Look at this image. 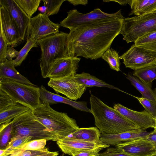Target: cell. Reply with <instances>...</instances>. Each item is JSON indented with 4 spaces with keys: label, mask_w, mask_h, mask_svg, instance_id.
<instances>
[{
    "label": "cell",
    "mask_w": 156,
    "mask_h": 156,
    "mask_svg": "<svg viewBox=\"0 0 156 156\" xmlns=\"http://www.w3.org/2000/svg\"><path fill=\"white\" fill-rule=\"evenodd\" d=\"M60 156H65L64 155V154H63L61 155Z\"/></svg>",
    "instance_id": "49"
},
{
    "label": "cell",
    "mask_w": 156,
    "mask_h": 156,
    "mask_svg": "<svg viewBox=\"0 0 156 156\" xmlns=\"http://www.w3.org/2000/svg\"><path fill=\"white\" fill-rule=\"evenodd\" d=\"M60 27V24L51 21L44 13H40L30 18L29 38L37 41L59 33Z\"/></svg>",
    "instance_id": "10"
},
{
    "label": "cell",
    "mask_w": 156,
    "mask_h": 156,
    "mask_svg": "<svg viewBox=\"0 0 156 156\" xmlns=\"http://www.w3.org/2000/svg\"><path fill=\"white\" fill-rule=\"evenodd\" d=\"M67 1L75 6L79 5H86L88 2L87 0H69Z\"/></svg>",
    "instance_id": "43"
},
{
    "label": "cell",
    "mask_w": 156,
    "mask_h": 156,
    "mask_svg": "<svg viewBox=\"0 0 156 156\" xmlns=\"http://www.w3.org/2000/svg\"><path fill=\"white\" fill-rule=\"evenodd\" d=\"M132 0H103V1L105 2H115L119 3L120 5H126L127 4H128L129 5H130Z\"/></svg>",
    "instance_id": "44"
},
{
    "label": "cell",
    "mask_w": 156,
    "mask_h": 156,
    "mask_svg": "<svg viewBox=\"0 0 156 156\" xmlns=\"http://www.w3.org/2000/svg\"><path fill=\"white\" fill-rule=\"evenodd\" d=\"M134 44L156 52V32L147 34L138 38Z\"/></svg>",
    "instance_id": "29"
},
{
    "label": "cell",
    "mask_w": 156,
    "mask_h": 156,
    "mask_svg": "<svg viewBox=\"0 0 156 156\" xmlns=\"http://www.w3.org/2000/svg\"><path fill=\"white\" fill-rule=\"evenodd\" d=\"M63 153L70 156L97 148H107L110 146L104 143L98 144L88 142L67 136L59 139L56 142Z\"/></svg>",
    "instance_id": "13"
},
{
    "label": "cell",
    "mask_w": 156,
    "mask_h": 156,
    "mask_svg": "<svg viewBox=\"0 0 156 156\" xmlns=\"http://www.w3.org/2000/svg\"><path fill=\"white\" fill-rule=\"evenodd\" d=\"M66 0H42L46 7L44 13L48 16L57 14L58 12L62 3Z\"/></svg>",
    "instance_id": "33"
},
{
    "label": "cell",
    "mask_w": 156,
    "mask_h": 156,
    "mask_svg": "<svg viewBox=\"0 0 156 156\" xmlns=\"http://www.w3.org/2000/svg\"><path fill=\"white\" fill-rule=\"evenodd\" d=\"M14 103L11 97L0 89V112L5 110Z\"/></svg>",
    "instance_id": "37"
},
{
    "label": "cell",
    "mask_w": 156,
    "mask_h": 156,
    "mask_svg": "<svg viewBox=\"0 0 156 156\" xmlns=\"http://www.w3.org/2000/svg\"><path fill=\"white\" fill-rule=\"evenodd\" d=\"M98 156H132L118 151L115 147H108L104 152L99 153Z\"/></svg>",
    "instance_id": "39"
},
{
    "label": "cell",
    "mask_w": 156,
    "mask_h": 156,
    "mask_svg": "<svg viewBox=\"0 0 156 156\" xmlns=\"http://www.w3.org/2000/svg\"><path fill=\"white\" fill-rule=\"evenodd\" d=\"M32 111L38 120L51 131L58 140L69 136L80 128L75 119L66 113L55 110L49 104H41Z\"/></svg>",
    "instance_id": "3"
},
{
    "label": "cell",
    "mask_w": 156,
    "mask_h": 156,
    "mask_svg": "<svg viewBox=\"0 0 156 156\" xmlns=\"http://www.w3.org/2000/svg\"><path fill=\"white\" fill-rule=\"evenodd\" d=\"M154 129V130L156 131V126H155V127Z\"/></svg>",
    "instance_id": "48"
},
{
    "label": "cell",
    "mask_w": 156,
    "mask_h": 156,
    "mask_svg": "<svg viewBox=\"0 0 156 156\" xmlns=\"http://www.w3.org/2000/svg\"><path fill=\"white\" fill-rule=\"evenodd\" d=\"M145 139L150 141L154 145L156 148V131L151 132L145 138Z\"/></svg>",
    "instance_id": "42"
},
{
    "label": "cell",
    "mask_w": 156,
    "mask_h": 156,
    "mask_svg": "<svg viewBox=\"0 0 156 156\" xmlns=\"http://www.w3.org/2000/svg\"><path fill=\"white\" fill-rule=\"evenodd\" d=\"M114 146L119 151L132 156H149L156 151L152 143L144 138L136 139Z\"/></svg>",
    "instance_id": "15"
},
{
    "label": "cell",
    "mask_w": 156,
    "mask_h": 156,
    "mask_svg": "<svg viewBox=\"0 0 156 156\" xmlns=\"http://www.w3.org/2000/svg\"><path fill=\"white\" fill-rule=\"evenodd\" d=\"M19 6L30 18L36 11L41 0H14Z\"/></svg>",
    "instance_id": "31"
},
{
    "label": "cell",
    "mask_w": 156,
    "mask_h": 156,
    "mask_svg": "<svg viewBox=\"0 0 156 156\" xmlns=\"http://www.w3.org/2000/svg\"><path fill=\"white\" fill-rule=\"evenodd\" d=\"M74 76L51 78L48 85L56 93H61L71 100L76 101L85 92L86 87L79 83Z\"/></svg>",
    "instance_id": "11"
},
{
    "label": "cell",
    "mask_w": 156,
    "mask_h": 156,
    "mask_svg": "<svg viewBox=\"0 0 156 156\" xmlns=\"http://www.w3.org/2000/svg\"><path fill=\"white\" fill-rule=\"evenodd\" d=\"M129 16H140L156 11V0H132Z\"/></svg>",
    "instance_id": "23"
},
{
    "label": "cell",
    "mask_w": 156,
    "mask_h": 156,
    "mask_svg": "<svg viewBox=\"0 0 156 156\" xmlns=\"http://www.w3.org/2000/svg\"><path fill=\"white\" fill-rule=\"evenodd\" d=\"M37 41L32 40L30 38L27 39V41L25 45L19 51L16 58L12 60L15 66H20L25 60L28 52L32 48L38 46Z\"/></svg>",
    "instance_id": "30"
},
{
    "label": "cell",
    "mask_w": 156,
    "mask_h": 156,
    "mask_svg": "<svg viewBox=\"0 0 156 156\" xmlns=\"http://www.w3.org/2000/svg\"><path fill=\"white\" fill-rule=\"evenodd\" d=\"M40 87L6 78L0 79V89L7 93L15 103L33 110L40 106Z\"/></svg>",
    "instance_id": "6"
},
{
    "label": "cell",
    "mask_w": 156,
    "mask_h": 156,
    "mask_svg": "<svg viewBox=\"0 0 156 156\" xmlns=\"http://www.w3.org/2000/svg\"><path fill=\"white\" fill-rule=\"evenodd\" d=\"M38 10L41 12H45L46 10V7L45 6H42L38 7Z\"/></svg>",
    "instance_id": "46"
},
{
    "label": "cell",
    "mask_w": 156,
    "mask_h": 156,
    "mask_svg": "<svg viewBox=\"0 0 156 156\" xmlns=\"http://www.w3.org/2000/svg\"><path fill=\"white\" fill-rule=\"evenodd\" d=\"M149 156H156V151L153 153V154Z\"/></svg>",
    "instance_id": "47"
},
{
    "label": "cell",
    "mask_w": 156,
    "mask_h": 156,
    "mask_svg": "<svg viewBox=\"0 0 156 156\" xmlns=\"http://www.w3.org/2000/svg\"><path fill=\"white\" fill-rule=\"evenodd\" d=\"M119 58L126 68L135 70L156 63V52L134 44Z\"/></svg>",
    "instance_id": "9"
},
{
    "label": "cell",
    "mask_w": 156,
    "mask_h": 156,
    "mask_svg": "<svg viewBox=\"0 0 156 156\" xmlns=\"http://www.w3.org/2000/svg\"><path fill=\"white\" fill-rule=\"evenodd\" d=\"M113 108L140 129L146 130L150 128H154L156 126V119L145 110L136 111L120 104H115Z\"/></svg>",
    "instance_id": "14"
},
{
    "label": "cell",
    "mask_w": 156,
    "mask_h": 156,
    "mask_svg": "<svg viewBox=\"0 0 156 156\" xmlns=\"http://www.w3.org/2000/svg\"><path fill=\"white\" fill-rule=\"evenodd\" d=\"M30 109L29 108L21 104L14 103L0 112V125L9 123L16 117Z\"/></svg>",
    "instance_id": "24"
},
{
    "label": "cell",
    "mask_w": 156,
    "mask_h": 156,
    "mask_svg": "<svg viewBox=\"0 0 156 156\" xmlns=\"http://www.w3.org/2000/svg\"><path fill=\"white\" fill-rule=\"evenodd\" d=\"M0 26L9 46L15 47L23 41L19 31L8 11L3 7L0 8Z\"/></svg>",
    "instance_id": "16"
},
{
    "label": "cell",
    "mask_w": 156,
    "mask_h": 156,
    "mask_svg": "<svg viewBox=\"0 0 156 156\" xmlns=\"http://www.w3.org/2000/svg\"><path fill=\"white\" fill-rule=\"evenodd\" d=\"M101 58L107 62L111 69L117 71H120V59L118 53L116 50L109 48L104 53Z\"/></svg>",
    "instance_id": "28"
},
{
    "label": "cell",
    "mask_w": 156,
    "mask_h": 156,
    "mask_svg": "<svg viewBox=\"0 0 156 156\" xmlns=\"http://www.w3.org/2000/svg\"><path fill=\"white\" fill-rule=\"evenodd\" d=\"M32 140V137L29 136H18L12 137L5 148L0 149V156H9Z\"/></svg>",
    "instance_id": "26"
},
{
    "label": "cell",
    "mask_w": 156,
    "mask_h": 156,
    "mask_svg": "<svg viewBox=\"0 0 156 156\" xmlns=\"http://www.w3.org/2000/svg\"><path fill=\"white\" fill-rule=\"evenodd\" d=\"M49 151L46 147L40 151L27 150L23 151L20 149L15 151L9 156H35Z\"/></svg>",
    "instance_id": "38"
},
{
    "label": "cell",
    "mask_w": 156,
    "mask_h": 156,
    "mask_svg": "<svg viewBox=\"0 0 156 156\" xmlns=\"http://www.w3.org/2000/svg\"><path fill=\"white\" fill-rule=\"evenodd\" d=\"M67 13V17L60 22V25L70 30L97 21L122 15L121 10L113 13H108L99 8L87 13H81L76 9L70 10Z\"/></svg>",
    "instance_id": "8"
},
{
    "label": "cell",
    "mask_w": 156,
    "mask_h": 156,
    "mask_svg": "<svg viewBox=\"0 0 156 156\" xmlns=\"http://www.w3.org/2000/svg\"><path fill=\"white\" fill-rule=\"evenodd\" d=\"M6 78L27 85L36 86L18 72L12 60H7L0 63V79Z\"/></svg>",
    "instance_id": "20"
},
{
    "label": "cell",
    "mask_w": 156,
    "mask_h": 156,
    "mask_svg": "<svg viewBox=\"0 0 156 156\" xmlns=\"http://www.w3.org/2000/svg\"><path fill=\"white\" fill-rule=\"evenodd\" d=\"M91 113L95 124L101 133L115 134L139 129L115 109L91 94L90 98Z\"/></svg>",
    "instance_id": "2"
},
{
    "label": "cell",
    "mask_w": 156,
    "mask_h": 156,
    "mask_svg": "<svg viewBox=\"0 0 156 156\" xmlns=\"http://www.w3.org/2000/svg\"><path fill=\"white\" fill-rule=\"evenodd\" d=\"M80 59L78 57H68L56 59L47 78H62L74 75L79 67Z\"/></svg>",
    "instance_id": "17"
},
{
    "label": "cell",
    "mask_w": 156,
    "mask_h": 156,
    "mask_svg": "<svg viewBox=\"0 0 156 156\" xmlns=\"http://www.w3.org/2000/svg\"><path fill=\"white\" fill-rule=\"evenodd\" d=\"M133 75L151 85L153 81L156 79V63L134 70Z\"/></svg>",
    "instance_id": "27"
},
{
    "label": "cell",
    "mask_w": 156,
    "mask_h": 156,
    "mask_svg": "<svg viewBox=\"0 0 156 156\" xmlns=\"http://www.w3.org/2000/svg\"><path fill=\"white\" fill-rule=\"evenodd\" d=\"M8 44L2 30L1 28L0 34V63L6 61L7 59L6 54L8 48Z\"/></svg>",
    "instance_id": "36"
},
{
    "label": "cell",
    "mask_w": 156,
    "mask_h": 156,
    "mask_svg": "<svg viewBox=\"0 0 156 156\" xmlns=\"http://www.w3.org/2000/svg\"><path fill=\"white\" fill-rule=\"evenodd\" d=\"M136 98L143 106L145 110L156 119V102L141 98L129 94Z\"/></svg>",
    "instance_id": "35"
},
{
    "label": "cell",
    "mask_w": 156,
    "mask_h": 156,
    "mask_svg": "<svg viewBox=\"0 0 156 156\" xmlns=\"http://www.w3.org/2000/svg\"><path fill=\"white\" fill-rule=\"evenodd\" d=\"M12 122L0 125V149L5 148L11 138Z\"/></svg>",
    "instance_id": "32"
},
{
    "label": "cell",
    "mask_w": 156,
    "mask_h": 156,
    "mask_svg": "<svg viewBox=\"0 0 156 156\" xmlns=\"http://www.w3.org/2000/svg\"><path fill=\"white\" fill-rule=\"evenodd\" d=\"M154 12V13H156V11H154V12Z\"/></svg>",
    "instance_id": "50"
},
{
    "label": "cell",
    "mask_w": 156,
    "mask_h": 156,
    "mask_svg": "<svg viewBox=\"0 0 156 156\" xmlns=\"http://www.w3.org/2000/svg\"><path fill=\"white\" fill-rule=\"evenodd\" d=\"M124 17L114 16L70 30L68 56L97 60L101 57L121 30Z\"/></svg>",
    "instance_id": "1"
},
{
    "label": "cell",
    "mask_w": 156,
    "mask_h": 156,
    "mask_svg": "<svg viewBox=\"0 0 156 156\" xmlns=\"http://www.w3.org/2000/svg\"><path fill=\"white\" fill-rule=\"evenodd\" d=\"M126 77L141 93L142 98L156 102V89L155 90H153L151 85L130 74L126 75Z\"/></svg>",
    "instance_id": "25"
},
{
    "label": "cell",
    "mask_w": 156,
    "mask_h": 156,
    "mask_svg": "<svg viewBox=\"0 0 156 156\" xmlns=\"http://www.w3.org/2000/svg\"><path fill=\"white\" fill-rule=\"evenodd\" d=\"M19 53V51L16 50L13 47H9L6 52V58L7 60L12 61L13 58L16 57Z\"/></svg>",
    "instance_id": "41"
},
{
    "label": "cell",
    "mask_w": 156,
    "mask_h": 156,
    "mask_svg": "<svg viewBox=\"0 0 156 156\" xmlns=\"http://www.w3.org/2000/svg\"><path fill=\"white\" fill-rule=\"evenodd\" d=\"M47 141L44 139L33 140L27 143L20 149L23 151L41 150L45 148Z\"/></svg>",
    "instance_id": "34"
},
{
    "label": "cell",
    "mask_w": 156,
    "mask_h": 156,
    "mask_svg": "<svg viewBox=\"0 0 156 156\" xmlns=\"http://www.w3.org/2000/svg\"><path fill=\"white\" fill-rule=\"evenodd\" d=\"M12 122L11 138L29 136L33 140H58L55 134L38 120L31 109L16 117Z\"/></svg>",
    "instance_id": "5"
},
{
    "label": "cell",
    "mask_w": 156,
    "mask_h": 156,
    "mask_svg": "<svg viewBox=\"0 0 156 156\" xmlns=\"http://www.w3.org/2000/svg\"><path fill=\"white\" fill-rule=\"evenodd\" d=\"M1 6L8 11L19 31L23 41L29 37L30 18L14 0H0Z\"/></svg>",
    "instance_id": "12"
},
{
    "label": "cell",
    "mask_w": 156,
    "mask_h": 156,
    "mask_svg": "<svg viewBox=\"0 0 156 156\" xmlns=\"http://www.w3.org/2000/svg\"><path fill=\"white\" fill-rule=\"evenodd\" d=\"M103 149L102 148H97L80 153L73 156H98L99 152Z\"/></svg>",
    "instance_id": "40"
},
{
    "label": "cell",
    "mask_w": 156,
    "mask_h": 156,
    "mask_svg": "<svg viewBox=\"0 0 156 156\" xmlns=\"http://www.w3.org/2000/svg\"><path fill=\"white\" fill-rule=\"evenodd\" d=\"M58 154V152H51L43 153L35 156H57Z\"/></svg>",
    "instance_id": "45"
},
{
    "label": "cell",
    "mask_w": 156,
    "mask_h": 156,
    "mask_svg": "<svg viewBox=\"0 0 156 156\" xmlns=\"http://www.w3.org/2000/svg\"><path fill=\"white\" fill-rule=\"evenodd\" d=\"M74 77L79 83L86 88L93 87H106L126 93L117 87L108 83L87 73L83 72L80 74L76 73Z\"/></svg>",
    "instance_id": "22"
},
{
    "label": "cell",
    "mask_w": 156,
    "mask_h": 156,
    "mask_svg": "<svg viewBox=\"0 0 156 156\" xmlns=\"http://www.w3.org/2000/svg\"><path fill=\"white\" fill-rule=\"evenodd\" d=\"M101 134L97 127L81 128L70 135L71 136L69 137L88 142L101 144L103 143L100 140Z\"/></svg>",
    "instance_id": "21"
},
{
    "label": "cell",
    "mask_w": 156,
    "mask_h": 156,
    "mask_svg": "<svg viewBox=\"0 0 156 156\" xmlns=\"http://www.w3.org/2000/svg\"><path fill=\"white\" fill-rule=\"evenodd\" d=\"M40 98L41 104L49 105L61 103L68 105L78 110L91 113L85 101H74L48 90L43 85L40 87Z\"/></svg>",
    "instance_id": "18"
},
{
    "label": "cell",
    "mask_w": 156,
    "mask_h": 156,
    "mask_svg": "<svg viewBox=\"0 0 156 156\" xmlns=\"http://www.w3.org/2000/svg\"><path fill=\"white\" fill-rule=\"evenodd\" d=\"M68 34L62 31L37 41L41 50L40 65L43 78H47L56 59L68 57Z\"/></svg>",
    "instance_id": "4"
},
{
    "label": "cell",
    "mask_w": 156,
    "mask_h": 156,
    "mask_svg": "<svg viewBox=\"0 0 156 156\" xmlns=\"http://www.w3.org/2000/svg\"><path fill=\"white\" fill-rule=\"evenodd\" d=\"M156 32V13L124 18L119 33L127 43L135 42L147 34Z\"/></svg>",
    "instance_id": "7"
},
{
    "label": "cell",
    "mask_w": 156,
    "mask_h": 156,
    "mask_svg": "<svg viewBox=\"0 0 156 156\" xmlns=\"http://www.w3.org/2000/svg\"><path fill=\"white\" fill-rule=\"evenodd\" d=\"M151 132H147L146 129H139L115 134L101 133L100 140L106 144L114 146L137 139L145 138Z\"/></svg>",
    "instance_id": "19"
}]
</instances>
